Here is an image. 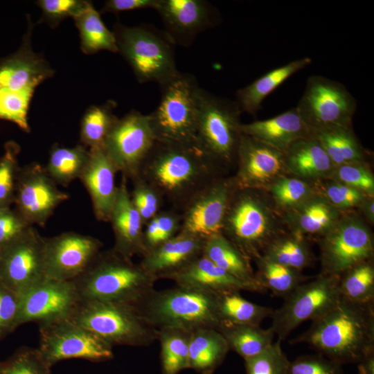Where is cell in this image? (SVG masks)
Masks as SVG:
<instances>
[{"label": "cell", "instance_id": "cell-45", "mask_svg": "<svg viewBox=\"0 0 374 374\" xmlns=\"http://www.w3.org/2000/svg\"><path fill=\"white\" fill-rule=\"evenodd\" d=\"M20 147L13 141L4 145V152L0 157V208L14 203L17 175L20 169L18 155Z\"/></svg>", "mask_w": 374, "mask_h": 374}, {"label": "cell", "instance_id": "cell-21", "mask_svg": "<svg viewBox=\"0 0 374 374\" xmlns=\"http://www.w3.org/2000/svg\"><path fill=\"white\" fill-rule=\"evenodd\" d=\"M155 10L175 45L186 47L221 21L217 9L206 0H159Z\"/></svg>", "mask_w": 374, "mask_h": 374}, {"label": "cell", "instance_id": "cell-32", "mask_svg": "<svg viewBox=\"0 0 374 374\" xmlns=\"http://www.w3.org/2000/svg\"><path fill=\"white\" fill-rule=\"evenodd\" d=\"M335 166L366 162L367 152L356 136L353 127H335L312 130Z\"/></svg>", "mask_w": 374, "mask_h": 374}, {"label": "cell", "instance_id": "cell-12", "mask_svg": "<svg viewBox=\"0 0 374 374\" xmlns=\"http://www.w3.org/2000/svg\"><path fill=\"white\" fill-rule=\"evenodd\" d=\"M296 108L312 132L352 126L357 103L341 82L314 75L308 78Z\"/></svg>", "mask_w": 374, "mask_h": 374}, {"label": "cell", "instance_id": "cell-13", "mask_svg": "<svg viewBox=\"0 0 374 374\" xmlns=\"http://www.w3.org/2000/svg\"><path fill=\"white\" fill-rule=\"evenodd\" d=\"M156 141L148 114L132 111L118 118L103 148L118 172L132 181L140 177Z\"/></svg>", "mask_w": 374, "mask_h": 374}, {"label": "cell", "instance_id": "cell-23", "mask_svg": "<svg viewBox=\"0 0 374 374\" xmlns=\"http://www.w3.org/2000/svg\"><path fill=\"white\" fill-rule=\"evenodd\" d=\"M89 151L87 163L79 179L89 193L96 220L108 222L118 193V170L104 148Z\"/></svg>", "mask_w": 374, "mask_h": 374}, {"label": "cell", "instance_id": "cell-41", "mask_svg": "<svg viewBox=\"0 0 374 374\" xmlns=\"http://www.w3.org/2000/svg\"><path fill=\"white\" fill-rule=\"evenodd\" d=\"M115 102L91 106L84 114L80 124V144L88 149L103 148L105 139L118 120L113 114Z\"/></svg>", "mask_w": 374, "mask_h": 374}, {"label": "cell", "instance_id": "cell-7", "mask_svg": "<svg viewBox=\"0 0 374 374\" xmlns=\"http://www.w3.org/2000/svg\"><path fill=\"white\" fill-rule=\"evenodd\" d=\"M113 33L118 53L129 64L139 83L157 82L161 86L179 73L176 45L164 30L148 24H116Z\"/></svg>", "mask_w": 374, "mask_h": 374}, {"label": "cell", "instance_id": "cell-2", "mask_svg": "<svg viewBox=\"0 0 374 374\" xmlns=\"http://www.w3.org/2000/svg\"><path fill=\"white\" fill-rule=\"evenodd\" d=\"M223 176L224 174L196 145L156 141L139 177L177 210Z\"/></svg>", "mask_w": 374, "mask_h": 374}, {"label": "cell", "instance_id": "cell-57", "mask_svg": "<svg viewBox=\"0 0 374 374\" xmlns=\"http://www.w3.org/2000/svg\"><path fill=\"white\" fill-rule=\"evenodd\" d=\"M361 217L370 224H374V197H368L357 208Z\"/></svg>", "mask_w": 374, "mask_h": 374}, {"label": "cell", "instance_id": "cell-56", "mask_svg": "<svg viewBox=\"0 0 374 374\" xmlns=\"http://www.w3.org/2000/svg\"><path fill=\"white\" fill-rule=\"evenodd\" d=\"M159 0H108L105 1L102 12L118 13L139 9L157 8Z\"/></svg>", "mask_w": 374, "mask_h": 374}, {"label": "cell", "instance_id": "cell-25", "mask_svg": "<svg viewBox=\"0 0 374 374\" xmlns=\"http://www.w3.org/2000/svg\"><path fill=\"white\" fill-rule=\"evenodd\" d=\"M109 222L114 235V251L130 258L145 254L144 225L132 202L127 179L123 175Z\"/></svg>", "mask_w": 374, "mask_h": 374}, {"label": "cell", "instance_id": "cell-42", "mask_svg": "<svg viewBox=\"0 0 374 374\" xmlns=\"http://www.w3.org/2000/svg\"><path fill=\"white\" fill-rule=\"evenodd\" d=\"M341 297L354 303H374L373 260L357 265L339 275Z\"/></svg>", "mask_w": 374, "mask_h": 374}, {"label": "cell", "instance_id": "cell-4", "mask_svg": "<svg viewBox=\"0 0 374 374\" xmlns=\"http://www.w3.org/2000/svg\"><path fill=\"white\" fill-rule=\"evenodd\" d=\"M287 229L282 214L266 191L237 188L224 218L222 234L250 261Z\"/></svg>", "mask_w": 374, "mask_h": 374}, {"label": "cell", "instance_id": "cell-8", "mask_svg": "<svg viewBox=\"0 0 374 374\" xmlns=\"http://www.w3.org/2000/svg\"><path fill=\"white\" fill-rule=\"evenodd\" d=\"M161 100L148 114L157 141L196 145L201 87L191 74L179 72L160 86Z\"/></svg>", "mask_w": 374, "mask_h": 374}, {"label": "cell", "instance_id": "cell-48", "mask_svg": "<svg viewBox=\"0 0 374 374\" xmlns=\"http://www.w3.org/2000/svg\"><path fill=\"white\" fill-rule=\"evenodd\" d=\"M51 368L37 348H24L0 363V374H51Z\"/></svg>", "mask_w": 374, "mask_h": 374}, {"label": "cell", "instance_id": "cell-55", "mask_svg": "<svg viewBox=\"0 0 374 374\" xmlns=\"http://www.w3.org/2000/svg\"><path fill=\"white\" fill-rule=\"evenodd\" d=\"M155 219L157 231L150 250L176 235L181 229V214L177 210L161 211Z\"/></svg>", "mask_w": 374, "mask_h": 374}, {"label": "cell", "instance_id": "cell-46", "mask_svg": "<svg viewBox=\"0 0 374 374\" xmlns=\"http://www.w3.org/2000/svg\"><path fill=\"white\" fill-rule=\"evenodd\" d=\"M35 89L19 92L0 90V119L14 123L26 132H30L27 114Z\"/></svg>", "mask_w": 374, "mask_h": 374}, {"label": "cell", "instance_id": "cell-53", "mask_svg": "<svg viewBox=\"0 0 374 374\" xmlns=\"http://www.w3.org/2000/svg\"><path fill=\"white\" fill-rule=\"evenodd\" d=\"M20 295L0 283V339L19 326Z\"/></svg>", "mask_w": 374, "mask_h": 374}, {"label": "cell", "instance_id": "cell-54", "mask_svg": "<svg viewBox=\"0 0 374 374\" xmlns=\"http://www.w3.org/2000/svg\"><path fill=\"white\" fill-rule=\"evenodd\" d=\"M31 226L15 209L0 208V250L25 233Z\"/></svg>", "mask_w": 374, "mask_h": 374}, {"label": "cell", "instance_id": "cell-43", "mask_svg": "<svg viewBox=\"0 0 374 374\" xmlns=\"http://www.w3.org/2000/svg\"><path fill=\"white\" fill-rule=\"evenodd\" d=\"M265 191L280 213L296 207L314 194L312 184L288 175L278 179Z\"/></svg>", "mask_w": 374, "mask_h": 374}, {"label": "cell", "instance_id": "cell-36", "mask_svg": "<svg viewBox=\"0 0 374 374\" xmlns=\"http://www.w3.org/2000/svg\"><path fill=\"white\" fill-rule=\"evenodd\" d=\"M217 330L226 339L229 349L240 355L244 360L264 351L274 342V333L260 326L222 323Z\"/></svg>", "mask_w": 374, "mask_h": 374}, {"label": "cell", "instance_id": "cell-50", "mask_svg": "<svg viewBox=\"0 0 374 374\" xmlns=\"http://www.w3.org/2000/svg\"><path fill=\"white\" fill-rule=\"evenodd\" d=\"M132 202L145 225L161 211L165 202L162 195L141 177L132 181Z\"/></svg>", "mask_w": 374, "mask_h": 374}, {"label": "cell", "instance_id": "cell-35", "mask_svg": "<svg viewBox=\"0 0 374 374\" xmlns=\"http://www.w3.org/2000/svg\"><path fill=\"white\" fill-rule=\"evenodd\" d=\"M73 19L80 33V48L83 53L93 54L100 51L118 53L113 31L106 27L100 13L91 2L88 1L85 8Z\"/></svg>", "mask_w": 374, "mask_h": 374}, {"label": "cell", "instance_id": "cell-9", "mask_svg": "<svg viewBox=\"0 0 374 374\" xmlns=\"http://www.w3.org/2000/svg\"><path fill=\"white\" fill-rule=\"evenodd\" d=\"M112 347L148 346L157 339V330L135 306L104 301H80L69 319Z\"/></svg>", "mask_w": 374, "mask_h": 374}, {"label": "cell", "instance_id": "cell-6", "mask_svg": "<svg viewBox=\"0 0 374 374\" xmlns=\"http://www.w3.org/2000/svg\"><path fill=\"white\" fill-rule=\"evenodd\" d=\"M242 112L235 100L202 89L199 95L196 145L224 175L235 166L242 132Z\"/></svg>", "mask_w": 374, "mask_h": 374}, {"label": "cell", "instance_id": "cell-49", "mask_svg": "<svg viewBox=\"0 0 374 374\" xmlns=\"http://www.w3.org/2000/svg\"><path fill=\"white\" fill-rule=\"evenodd\" d=\"M278 339L258 355L244 360L247 374H285L290 360Z\"/></svg>", "mask_w": 374, "mask_h": 374}, {"label": "cell", "instance_id": "cell-27", "mask_svg": "<svg viewBox=\"0 0 374 374\" xmlns=\"http://www.w3.org/2000/svg\"><path fill=\"white\" fill-rule=\"evenodd\" d=\"M344 213L314 193L301 204L281 214L287 231L307 240H317Z\"/></svg>", "mask_w": 374, "mask_h": 374}, {"label": "cell", "instance_id": "cell-22", "mask_svg": "<svg viewBox=\"0 0 374 374\" xmlns=\"http://www.w3.org/2000/svg\"><path fill=\"white\" fill-rule=\"evenodd\" d=\"M32 24L17 51L0 60V90L19 92L36 87L53 75L46 61L31 48Z\"/></svg>", "mask_w": 374, "mask_h": 374}, {"label": "cell", "instance_id": "cell-28", "mask_svg": "<svg viewBox=\"0 0 374 374\" xmlns=\"http://www.w3.org/2000/svg\"><path fill=\"white\" fill-rule=\"evenodd\" d=\"M242 134L285 152L296 140L311 135L296 107L274 117L241 124Z\"/></svg>", "mask_w": 374, "mask_h": 374}, {"label": "cell", "instance_id": "cell-3", "mask_svg": "<svg viewBox=\"0 0 374 374\" xmlns=\"http://www.w3.org/2000/svg\"><path fill=\"white\" fill-rule=\"evenodd\" d=\"M156 281L139 263L112 248L101 250L71 282L80 301L116 302L136 307L154 290Z\"/></svg>", "mask_w": 374, "mask_h": 374}, {"label": "cell", "instance_id": "cell-37", "mask_svg": "<svg viewBox=\"0 0 374 374\" xmlns=\"http://www.w3.org/2000/svg\"><path fill=\"white\" fill-rule=\"evenodd\" d=\"M89 149L82 144L72 148L53 145L46 166L50 177L57 184L66 187L79 179L89 159Z\"/></svg>", "mask_w": 374, "mask_h": 374}, {"label": "cell", "instance_id": "cell-20", "mask_svg": "<svg viewBox=\"0 0 374 374\" xmlns=\"http://www.w3.org/2000/svg\"><path fill=\"white\" fill-rule=\"evenodd\" d=\"M233 176L238 188L265 190L287 175L285 154L245 134L242 135Z\"/></svg>", "mask_w": 374, "mask_h": 374}, {"label": "cell", "instance_id": "cell-34", "mask_svg": "<svg viewBox=\"0 0 374 374\" xmlns=\"http://www.w3.org/2000/svg\"><path fill=\"white\" fill-rule=\"evenodd\" d=\"M261 256L299 271L310 267L314 261L308 240L289 231L273 240Z\"/></svg>", "mask_w": 374, "mask_h": 374}, {"label": "cell", "instance_id": "cell-5", "mask_svg": "<svg viewBox=\"0 0 374 374\" xmlns=\"http://www.w3.org/2000/svg\"><path fill=\"white\" fill-rule=\"evenodd\" d=\"M217 296L201 290L177 285L155 289L136 308L157 330L172 328L191 332L200 328L217 329L220 320Z\"/></svg>", "mask_w": 374, "mask_h": 374}, {"label": "cell", "instance_id": "cell-10", "mask_svg": "<svg viewBox=\"0 0 374 374\" xmlns=\"http://www.w3.org/2000/svg\"><path fill=\"white\" fill-rule=\"evenodd\" d=\"M317 241L321 274L339 276L373 258V233L361 215L355 211L345 213Z\"/></svg>", "mask_w": 374, "mask_h": 374}, {"label": "cell", "instance_id": "cell-19", "mask_svg": "<svg viewBox=\"0 0 374 374\" xmlns=\"http://www.w3.org/2000/svg\"><path fill=\"white\" fill-rule=\"evenodd\" d=\"M19 295V325L30 321L41 325L69 319L80 301L71 281L46 277Z\"/></svg>", "mask_w": 374, "mask_h": 374}, {"label": "cell", "instance_id": "cell-11", "mask_svg": "<svg viewBox=\"0 0 374 374\" xmlns=\"http://www.w3.org/2000/svg\"><path fill=\"white\" fill-rule=\"evenodd\" d=\"M339 276L319 274L299 285L274 310L269 329L278 339L285 340L302 323L312 321L326 312L341 298Z\"/></svg>", "mask_w": 374, "mask_h": 374}, {"label": "cell", "instance_id": "cell-14", "mask_svg": "<svg viewBox=\"0 0 374 374\" xmlns=\"http://www.w3.org/2000/svg\"><path fill=\"white\" fill-rule=\"evenodd\" d=\"M38 348L44 360L52 367L71 358L100 362L112 359V346L71 319L39 325Z\"/></svg>", "mask_w": 374, "mask_h": 374}, {"label": "cell", "instance_id": "cell-24", "mask_svg": "<svg viewBox=\"0 0 374 374\" xmlns=\"http://www.w3.org/2000/svg\"><path fill=\"white\" fill-rule=\"evenodd\" d=\"M206 239L179 231L176 235L147 251L139 264L157 280L168 279L203 254Z\"/></svg>", "mask_w": 374, "mask_h": 374}, {"label": "cell", "instance_id": "cell-47", "mask_svg": "<svg viewBox=\"0 0 374 374\" xmlns=\"http://www.w3.org/2000/svg\"><path fill=\"white\" fill-rule=\"evenodd\" d=\"M329 178L374 197V176L367 162L335 166Z\"/></svg>", "mask_w": 374, "mask_h": 374}, {"label": "cell", "instance_id": "cell-51", "mask_svg": "<svg viewBox=\"0 0 374 374\" xmlns=\"http://www.w3.org/2000/svg\"><path fill=\"white\" fill-rule=\"evenodd\" d=\"M285 374H343V371L341 364L319 354L290 361Z\"/></svg>", "mask_w": 374, "mask_h": 374}, {"label": "cell", "instance_id": "cell-1", "mask_svg": "<svg viewBox=\"0 0 374 374\" xmlns=\"http://www.w3.org/2000/svg\"><path fill=\"white\" fill-rule=\"evenodd\" d=\"M290 342L307 344L341 365L357 364L374 353V303H357L341 297Z\"/></svg>", "mask_w": 374, "mask_h": 374}, {"label": "cell", "instance_id": "cell-40", "mask_svg": "<svg viewBox=\"0 0 374 374\" xmlns=\"http://www.w3.org/2000/svg\"><path fill=\"white\" fill-rule=\"evenodd\" d=\"M190 332L172 328L157 330L161 345L162 374H178L188 368Z\"/></svg>", "mask_w": 374, "mask_h": 374}, {"label": "cell", "instance_id": "cell-39", "mask_svg": "<svg viewBox=\"0 0 374 374\" xmlns=\"http://www.w3.org/2000/svg\"><path fill=\"white\" fill-rule=\"evenodd\" d=\"M254 261L257 266V271L255 272L257 283L276 296L285 298L299 285L310 279L301 271L287 267L262 256Z\"/></svg>", "mask_w": 374, "mask_h": 374}, {"label": "cell", "instance_id": "cell-44", "mask_svg": "<svg viewBox=\"0 0 374 374\" xmlns=\"http://www.w3.org/2000/svg\"><path fill=\"white\" fill-rule=\"evenodd\" d=\"M314 193L322 196L334 207L344 213L357 209L368 196L330 178L312 183Z\"/></svg>", "mask_w": 374, "mask_h": 374}, {"label": "cell", "instance_id": "cell-52", "mask_svg": "<svg viewBox=\"0 0 374 374\" xmlns=\"http://www.w3.org/2000/svg\"><path fill=\"white\" fill-rule=\"evenodd\" d=\"M87 3L82 0H39L36 3L42 11V21L53 27L65 18L76 17Z\"/></svg>", "mask_w": 374, "mask_h": 374}, {"label": "cell", "instance_id": "cell-29", "mask_svg": "<svg viewBox=\"0 0 374 374\" xmlns=\"http://www.w3.org/2000/svg\"><path fill=\"white\" fill-rule=\"evenodd\" d=\"M284 154L287 175L310 184L329 178L335 168L312 134L294 141Z\"/></svg>", "mask_w": 374, "mask_h": 374}, {"label": "cell", "instance_id": "cell-38", "mask_svg": "<svg viewBox=\"0 0 374 374\" xmlns=\"http://www.w3.org/2000/svg\"><path fill=\"white\" fill-rule=\"evenodd\" d=\"M217 313L222 323L260 326L274 310L247 301L238 292L217 295Z\"/></svg>", "mask_w": 374, "mask_h": 374}, {"label": "cell", "instance_id": "cell-26", "mask_svg": "<svg viewBox=\"0 0 374 374\" xmlns=\"http://www.w3.org/2000/svg\"><path fill=\"white\" fill-rule=\"evenodd\" d=\"M177 285L186 286L215 295L249 291L262 293L260 286L243 282L217 267L203 254L169 277Z\"/></svg>", "mask_w": 374, "mask_h": 374}, {"label": "cell", "instance_id": "cell-17", "mask_svg": "<svg viewBox=\"0 0 374 374\" xmlns=\"http://www.w3.org/2000/svg\"><path fill=\"white\" fill-rule=\"evenodd\" d=\"M103 246L102 242L93 236L71 231L44 238L45 277L73 281L88 268Z\"/></svg>", "mask_w": 374, "mask_h": 374}, {"label": "cell", "instance_id": "cell-58", "mask_svg": "<svg viewBox=\"0 0 374 374\" xmlns=\"http://www.w3.org/2000/svg\"><path fill=\"white\" fill-rule=\"evenodd\" d=\"M359 374H374V353L362 358L357 363Z\"/></svg>", "mask_w": 374, "mask_h": 374}, {"label": "cell", "instance_id": "cell-16", "mask_svg": "<svg viewBox=\"0 0 374 374\" xmlns=\"http://www.w3.org/2000/svg\"><path fill=\"white\" fill-rule=\"evenodd\" d=\"M237 188L233 176H223L199 191L181 209L180 231L204 239L222 233L230 199Z\"/></svg>", "mask_w": 374, "mask_h": 374}, {"label": "cell", "instance_id": "cell-33", "mask_svg": "<svg viewBox=\"0 0 374 374\" xmlns=\"http://www.w3.org/2000/svg\"><path fill=\"white\" fill-rule=\"evenodd\" d=\"M203 255L235 278L261 287L256 280L251 261L222 233L206 239Z\"/></svg>", "mask_w": 374, "mask_h": 374}, {"label": "cell", "instance_id": "cell-30", "mask_svg": "<svg viewBox=\"0 0 374 374\" xmlns=\"http://www.w3.org/2000/svg\"><path fill=\"white\" fill-rule=\"evenodd\" d=\"M312 58L304 57L292 60L263 74L235 93V103L242 113L256 116L263 100L281 84L312 64Z\"/></svg>", "mask_w": 374, "mask_h": 374}, {"label": "cell", "instance_id": "cell-31", "mask_svg": "<svg viewBox=\"0 0 374 374\" xmlns=\"http://www.w3.org/2000/svg\"><path fill=\"white\" fill-rule=\"evenodd\" d=\"M229 345L217 329L200 328L190 332L188 368L211 374L224 359Z\"/></svg>", "mask_w": 374, "mask_h": 374}, {"label": "cell", "instance_id": "cell-18", "mask_svg": "<svg viewBox=\"0 0 374 374\" xmlns=\"http://www.w3.org/2000/svg\"><path fill=\"white\" fill-rule=\"evenodd\" d=\"M44 238L31 226L0 250V283L19 294L45 278Z\"/></svg>", "mask_w": 374, "mask_h": 374}, {"label": "cell", "instance_id": "cell-15", "mask_svg": "<svg viewBox=\"0 0 374 374\" xmlns=\"http://www.w3.org/2000/svg\"><path fill=\"white\" fill-rule=\"evenodd\" d=\"M68 199L69 195L58 188L40 164L20 167L13 204L28 224L44 226L54 210Z\"/></svg>", "mask_w": 374, "mask_h": 374}]
</instances>
